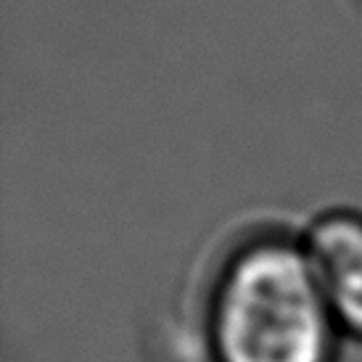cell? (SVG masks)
I'll return each mask as SVG.
<instances>
[{"instance_id": "obj_1", "label": "cell", "mask_w": 362, "mask_h": 362, "mask_svg": "<svg viewBox=\"0 0 362 362\" xmlns=\"http://www.w3.org/2000/svg\"><path fill=\"white\" fill-rule=\"evenodd\" d=\"M331 310L304 252L283 243L243 254L217 302L222 362H322Z\"/></svg>"}, {"instance_id": "obj_2", "label": "cell", "mask_w": 362, "mask_h": 362, "mask_svg": "<svg viewBox=\"0 0 362 362\" xmlns=\"http://www.w3.org/2000/svg\"><path fill=\"white\" fill-rule=\"evenodd\" d=\"M304 254L331 315L362 333V220L325 217L312 228Z\"/></svg>"}]
</instances>
